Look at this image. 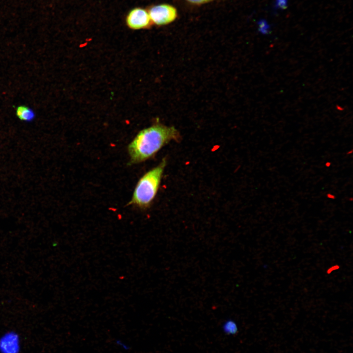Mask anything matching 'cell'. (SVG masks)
Segmentation results:
<instances>
[{"mask_svg":"<svg viewBox=\"0 0 353 353\" xmlns=\"http://www.w3.org/2000/svg\"><path fill=\"white\" fill-rule=\"evenodd\" d=\"M126 23L127 26L133 29L146 28L152 24L148 11L140 7L129 11L126 18Z\"/></svg>","mask_w":353,"mask_h":353,"instance_id":"cell-4","label":"cell"},{"mask_svg":"<svg viewBox=\"0 0 353 353\" xmlns=\"http://www.w3.org/2000/svg\"><path fill=\"white\" fill-rule=\"evenodd\" d=\"M165 158L156 167L146 172L138 180L128 205L141 209L148 208L157 193L166 165Z\"/></svg>","mask_w":353,"mask_h":353,"instance_id":"cell-2","label":"cell"},{"mask_svg":"<svg viewBox=\"0 0 353 353\" xmlns=\"http://www.w3.org/2000/svg\"><path fill=\"white\" fill-rule=\"evenodd\" d=\"M331 165V163L330 161H327L325 164V166L327 168L330 167Z\"/></svg>","mask_w":353,"mask_h":353,"instance_id":"cell-13","label":"cell"},{"mask_svg":"<svg viewBox=\"0 0 353 353\" xmlns=\"http://www.w3.org/2000/svg\"><path fill=\"white\" fill-rule=\"evenodd\" d=\"M288 0H275L273 8L275 10H283L287 7Z\"/></svg>","mask_w":353,"mask_h":353,"instance_id":"cell-9","label":"cell"},{"mask_svg":"<svg viewBox=\"0 0 353 353\" xmlns=\"http://www.w3.org/2000/svg\"><path fill=\"white\" fill-rule=\"evenodd\" d=\"M326 197L330 200H334L336 199V196L331 193H328L326 195Z\"/></svg>","mask_w":353,"mask_h":353,"instance_id":"cell-12","label":"cell"},{"mask_svg":"<svg viewBox=\"0 0 353 353\" xmlns=\"http://www.w3.org/2000/svg\"><path fill=\"white\" fill-rule=\"evenodd\" d=\"M148 12L151 23L157 25H166L173 22L178 15L176 8L167 3L152 6Z\"/></svg>","mask_w":353,"mask_h":353,"instance_id":"cell-3","label":"cell"},{"mask_svg":"<svg viewBox=\"0 0 353 353\" xmlns=\"http://www.w3.org/2000/svg\"><path fill=\"white\" fill-rule=\"evenodd\" d=\"M352 153H353V150L351 149V150H349V151L347 152L346 154H348V155H350V154H352Z\"/></svg>","mask_w":353,"mask_h":353,"instance_id":"cell-14","label":"cell"},{"mask_svg":"<svg viewBox=\"0 0 353 353\" xmlns=\"http://www.w3.org/2000/svg\"><path fill=\"white\" fill-rule=\"evenodd\" d=\"M21 349V338L18 332L9 330L0 336V353H20Z\"/></svg>","mask_w":353,"mask_h":353,"instance_id":"cell-5","label":"cell"},{"mask_svg":"<svg viewBox=\"0 0 353 353\" xmlns=\"http://www.w3.org/2000/svg\"><path fill=\"white\" fill-rule=\"evenodd\" d=\"M16 114L18 118L23 121H30L34 117V112L25 106H20L17 108Z\"/></svg>","mask_w":353,"mask_h":353,"instance_id":"cell-6","label":"cell"},{"mask_svg":"<svg viewBox=\"0 0 353 353\" xmlns=\"http://www.w3.org/2000/svg\"><path fill=\"white\" fill-rule=\"evenodd\" d=\"M115 343L118 346L125 351H128L130 349V346L122 340L117 339L115 341Z\"/></svg>","mask_w":353,"mask_h":353,"instance_id":"cell-11","label":"cell"},{"mask_svg":"<svg viewBox=\"0 0 353 353\" xmlns=\"http://www.w3.org/2000/svg\"><path fill=\"white\" fill-rule=\"evenodd\" d=\"M258 30L261 34L266 35L271 32V26L265 19H262L257 22Z\"/></svg>","mask_w":353,"mask_h":353,"instance_id":"cell-7","label":"cell"},{"mask_svg":"<svg viewBox=\"0 0 353 353\" xmlns=\"http://www.w3.org/2000/svg\"><path fill=\"white\" fill-rule=\"evenodd\" d=\"M187 2L197 5H200L202 4H205L216 0H184Z\"/></svg>","mask_w":353,"mask_h":353,"instance_id":"cell-10","label":"cell"},{"mask_svg":"<svg viewBox=\"0 0 353 353\" xmlns=\"http://www.w3.org/2000/svg\"><path fill=\"white\" fill-rule=\"evenodd\" d=\"M224 331L228 334H235L238 331L236 323L232 320L227 321L223 325Z\"/></svg>","mask_w":353,"mask_h":353,"instance_id":"cell-8","label":"cell"},{"mask_svg":"<svg viewBox=\"0 0 353 353\" xmlns=\"http://www.w3.org/2000/svg\"><path fill=\"white\" fill-rule=\"evenodd\" d=\"M180 136L174 126L156 123L141 130L127 147L129 164L144 162L153 157L172 141H178Z\"/></svg>","mask_w":353,"mask_h":353,"instance_id":"cell-1","label":"cell"}]
</instances>
